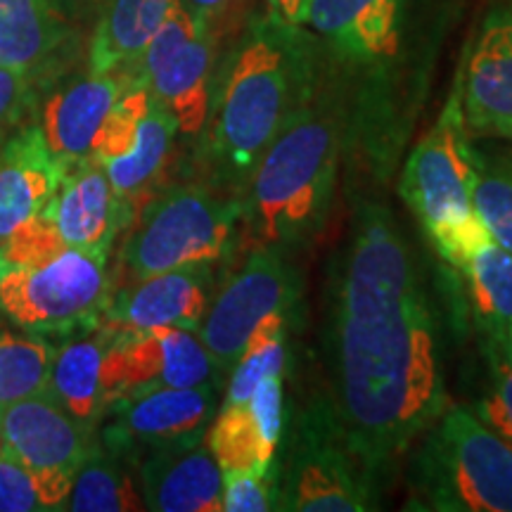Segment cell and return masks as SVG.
<instances>
[{"label":"cell","mask_w":512,"mask_h":512,"mask_svg":"<svg viewBox=\"0 0 512 512\" xmlns=\"http://www.w3.org/2000/svg\"><path fill=\"white\" fill-rule=\"evenodd\" d=\"M112 292L107 256L62 247L29 266H0V313L29 335L91 332Z\"/></svg>","instance_id":"cell-8"},{"label":"cell","mask_w":512,"mask_h":512,"mask_svg":"<svg viewBox=\"0 0 512 512\" xmlns=\"http://www.w3.org/2000/svg\"><path fill=\"white\" fill-rule=\"evenodd\" d=\"M181 5L211 34L219 36L242 10L245 0H181Z\"/></svg>","instance_id":"cell-33"},{"label":"cell","mask_w":512,"mask_h":512,"mask_svg":"<svg viewBox=\"0 0 512 512\" xmlns=\"http://www.w3.org/2000/svg\"><path fill=\"white\" fill-rule=\"evenodd\" d=\"M0 453H3V444H0Z\"/></svg>","instance_id":"cell-35"},{"label":"cell","mask_w":512,"mask_h":512,"mask_svg":"<svg viewBox=\"0 0 512 512\" xmlns=\"http://www.w3.org/2000/svg\"><path fill=\"white\" fill-rule=\"evenodd\" d=\"M55 349L41 335L0 332V411L48 389Z\"/></svg>","instance_id":"cell-28"},{"label":"cell","mask_w":512,"mask_h":512,"mask_svg":"<svg viewBox=\"0 0 512 512\" xmlns=\"http://www.w3.org/2000/svg\"><path fill=\"white\" fill-rule=\"evenodd\" d=\"M41 214L53 221L64 245L102 256L110 254L117 233L131 221V211L98 162L67 166Z\"/></svg>","instance_id":"cell-18"},{"label":"cell","mask_w":512,"mask_h":512,"mask_svg":"<svg viewBox=\"0 0 512 512\" xmlns=\"http://www.w3.org/2000/svg\"><path fill=\"white\" fill-rule=\"evenodd\" d=\"M46 510L29 472L10 456L0 453V512Z\"/></svg>","instance_id":"cell-32"},{"label":"cell","mask_w":512,"mask_h":512,"mask_svg":"<svg viewBox=\"0 0 512 512\" xmlns=\"http://www.w3.org/2000/svg\"><path fill=\"white\" fill-rule=\"evenodd\" d=\"M0 444L29 472L46 510H62L76 470L98 444L50 399L48 392L15 401L0 411Z\"/></svg>","instance_id":"cell-11"},{"label":"cell","mask_w":512,"mask_h":512,"mask_svg":"<svg viewBox=\"0 0 512 512\" xmlns=\"http://www.w3.org/2000/svg\"><path fill=\"white\" fill-rule=\"evenodd\" d=\"M131 83L133 79L124 72H88L50 93L38 126H41L48 150L64 169L93 162L102 128Z\"/></svg>","instance_id":"cell-16"},{"label":"cell","mask_w":512,"mask_h":512,"mask_svg":"<svg viewBox=\"0 0 512 512\" xmlns=\"http://www.w3.org/2000/svg\"><path fill=\"white\" fill-rule=\"evenodd\" d=\"M181 0H102L88 48V72H131Z\"/></svg>","instance_id":"cell-23"},{"label":"cell","mask_w":512,"mask_h":512,"mask_svg":"<svg viewBox=\"0 0 512 512\" xmlns=\"http://www.w3.org/2000/svg\"><path fill=\"white\" fill-rule=\"evenodd\" d=\"M328 399L380 486L446 411L444 337L425 268L392 207L358 197L330 268Z\"/></svg>","instance_id":"cell-1"},{"label":"cell","mask_w":512,"mask_h":512,"mask_svg":"<svg viewBox=\"0 0 512 512\" xmlns=\"http://www.w3.org/2000/svg\"><path fill=\"white\" fill-rule=\"evenodd\" d=\"M178 128L174 119L150 95L143 117L138 121L136 140L124 157L102 164L107 178H110L114 192L126 204L133 216V202L143 197L152 183L164 174L169 164L171 150H174Z\"/></svg>","instance_id":"cell-25"},{"label":"cell","mask_w":512,"mask_h":512,"mask_svg":"<svg viewBox=\"0 0 512 512\" xmlns=\"http://www.w3.org/2000/svg\"><path fill=\"white\" fill-rule=\"evenodd\" d=\"M285 432L283 375L266 377L249 401L233 408H216L204 441L221 472L273 470Z\"/></svg>","instance_id":"cell-19"},{"label":"cell","mask_w":512,"mask_h":512,"mask_svg":"<svg viewBox=\"0 0 512 512\" xmlns=\"http://www.w3.org/2000/svg\"><path fill=\"white\" fill-rule=\"evenodd\" d=\"M240 197L211 183H183L145 202L119 249V285L188 266H211L233 247Z\"/></svg>","instance_id":"cell-5"},{"label":"cell","mask_w":512,"mask_h":512,"mask_svg":"<svg viewBox=\"0 0 512 512\" xmlns=\"http://www.w3.org/2000/svg\"><path fill=\"white\" fill-rule=\"evenodd\" d=\"M107 347H110V337L100 328L64 344L60 351H55L46 389L50 399L83 432L93 437L107 411L105 387H102V361H105Z\"/></svg>","instance_id":"cell-24"},{"label":"cell","mask_w":512,"mask_h":512,"mask_svg":"<svg viewBox=\"0 0 512 512\" xmlns=\"http://www.w3.org/2000/svg\"><path fill=\"white\" fill-rule=\"evenodd\" d=\"M311 0H266V15L283 27H304Z\"/></svg>","instance_id":"cell-34"},{"label":"cell","mask_w":512,"mask_h":512,"mask_svg":"<svg viewBox=\"0 0 512 512\" xmlns=\"http://www.w3.org/2000/svg\"><path fill=\"white\" fill-rule=\"evenodd\" d=\"M460 102V72L444 112L403 162L399 195L446 264L484 230L472 207V143Z\"/></svg>","instance_id":"cell-7"},{"label":"cell","mask_w":512,"mask_h":512,"mask_svg":"<svg viewBox=\"0 0 512 512\" xmlns=\"http://www.w3.org/2000/svg\"><path fill=\"white\" fill-rule=\"evenodd\" d=\"M486 361V394L479 401L477 415L512 444V349L482 344Z\"/></svg>","instance_id":"cell-29"},{"label":"cell","mask_w":512,"mask_h":512,"mask_svg":"<svg viewBox=\"0 0 512 512\" xmlns=\"http://www.w3.org/2000/svg\"><path fill=\"white\" fill-rule=\"evenodd\" d=\"M275 470V510L366 512L377 510L382 486L351 448L328 396H311L294 411L280 439Z\"/></svg>","instance_id":"cell-6"},{"label":"cell","mask_w":512,"mask_h":512,"mask_svg":"<svg viewBox=\"0 0 512 512\" xmlns=\"http://www.w3.org/2000/svg\"><path fill=\"white\" fill-rule=\"evenodd\" d=\"M74 41L67 0H0V64L46 81L60 72Z\"/></svg>","instance_id":"cell-20"},{"label":"cell","mask_w":512,"mask_h":512,"mask_svg":"<svg viewBox=\"0 0 512 512\" xmlns=\"http://www.w3.org/2000/svg\"><path fill=\"white\" fill-rule=\"evenodd\" d=\"M223 510L226 512L275 510V470L223 472Z\"/></svg>","instance_id":"cell-30"},{"label":"cell","mask_w":512,"mask_h":512,"mask_svg":"<svg viewBox=\"0 0 512 512\" xmlns=\"http://www.w3.org/2000/svg\"><path fill=\"white\" fill-rule=\"evenodd\" d=\"M448 266L463 275L482 344L512 349V254L484 228Z\"/></svg>","instance_id":"cell-22"},{"label":"cell","mask_w":512,"mask_h":512,"mask_svg":"<svg viewBox=\"0 0 512 512\" xmlns=\"http://www.w3.org/2000/svg\"><path fill=\"white\" fill-rule=\"evenodd\" d=\"M64 174L41 126H22L0 143V245L41 214Z\"/></svg>","instance_id":"cell-21"},{"label":"cell","mask_w":512,"mask_h":512,"mask_svg":"<svg viewBox=\"0 0 512 512\" xmlns=\"http://www.w3.org/2000/svg\"><path fill=\"white\" fill-rule=\"evenodd\" d=\"M214 43L216 36L178 5L128 72L145 83L185 138L202 136L207 126Z\"/></svg>","instance_id":"cell-10"},{"label":"cell","mask_w":512,"mask_h":512,"mask_svg":"<svg viewBox=\"0 0 512 512\" xmlns=\"http://www.w3.org/2000/svg\"><path fill=\"white\" fill-rule=\"evenodd\" d=\"M302 294V273L287 249L252 245L238 271L209 302L195 332L226 375L245 354L261 323L268 318H287L292 323L297 318Z\"/></svg>","instance_id":"cell-9"},{"label":"cell","mask_w":512,"mask_h":512,"mask_svg":"<svg viewBox=\"0 0 512 512\" xmlns=\"http://www.w3.org/2000/svg\"><path fill=\"white\" fill-rule=\"evenodd\" d=\"M347 145L344 88L323 67L316 91L266 147L238 195L252 245L292 252L316 238L330 216Z\"/></svg>","instance_id":"cell-3"},{"label":"cell","mask_w":512,"mask_h":512,"mask_svg":"<svg viewBox=\"0 0 512 512\" xmlns=\"http://www.w3.org/2000/svg\"><path fill=\"white\" fill-rule=\"evenodd\" d=\"M209 309V266H188L119 285L98 328L110 339L155 328L197 330Z\"/></svg>","instance_id":"cell-14"},{"label":"cell","mask_w":512,"mask_h":512,"mask_svg":"<svg viewBox=\"0 0 512 512\" xmlns=\"http://www.w3.org/2000/svg\"><path fill=\"white\" fill-rule=\"evenodd\" d=\"M323 48L302 27L256 17L242 34L204 126L211 185L240 195L254 164L316 91Z\"/></svg>","instance_id":"cell-2"},{"label":"cell","mask_w":512,"mask_h":512,"mask_svg":"<svg viewBox=\"0 0 512 512\" xmlns=\"http://www.w3.org/2000/svg\"><path fill=\"white\" fill-rule=\"evenodd\" d=\"M128 460L114 456L100 441L76 470L72 491L62 510L76 512H131L145 510L138 472Z\"/></svg>","instance_id":"cell-26"},{"label":"cell","mask_w":512,"mask_h":512,"mask_svg":"<svg viewBox=\"0 0 512 512\" xmlns=\"http://www.w3.org/2000/svg\"><path fill=\"white\" fill-rule=\"evenodd\" d=\"M223 382V373L195 330L155 328L110 339L102 361L107 406L114 399L166 387Z\"/></svg>","instance_id":"cell-13"},{"label":"cell","mask_w":512,"mask_h":512,"mask_svg":"<svg viewBox=\"0 0 512 512\" xmlns=\"http://www.w3.org/2000/svg\"><path fill=\"white\" fill-rule=\"evenodd\" d=\"M460 102L470 138L512 143V8L484 19L460 69Z\"/></svg>","instance_id":"cell-15"},{"label":"cell","mask_w":512,"mask_h":512,"mask_svg":"<svg viewBox=\"0 0 512 512\" xmlns=\"http://www.w3.org/2000/svg\"><path fill=\"white\" fill-rule=\"evenodd\" d=\"M221 382L166 387L114 399L100 422V446L136 467L152 448L202 439L219 408Z\"/></svg>","instance_id":"cell-12"},{"label":"cell","mask_w":512,"mask_h":512,"mask_svg":"<svg viewBox=\"0 0 512 512\" xmlns=\"http://www.w3.org/2000/svg\"><path fill=\"white\" fill-rule=\"evenodd\" d=\"M136 472L145 510L223 512V472L204 437L152 448Z\"/></svg>","instance_id":"cell-17"},{"label":"cell","mask_w":512,"mask_h":512,"mask_svg":"<svg viewBox=\"0 0 512 512\" xmlns=\"http://www.w3.org/2000/svg\"><path fill=\"white\" fill-rule=\"evenodd\" d=\"M38 79L17 67L0 64V143L8 140L36 105Z\"/></svg>","instance_id":"cell-31"},{"label":"cell","mask_w":512,"mask_h":512,"mask_svg":"<svg viewBox=\"0 0 512 512\" xmlns=\"http://www.w3.org/2000/svg\"><path fill=\"white\" fill-rule=\"evenodd\" d=\"M408 510L512 512V444L475 411H446L415 441L406 467Z\"/></svg>","instance_id":"cell-4"},{"label":"cell","mask_w":512,"mask_h":512,"mask_svg":"<svg viewBox=\"0 0 512 512\" xmlns=\"http://www.w3.org/2000/svg\"><path fill=\"white\" fill-rule=\"evenodd\" d=\"M472 207L484 228L512 254V150L472 143Z\"/></svg>","instance_id":"cell-27"}]
</instances>
